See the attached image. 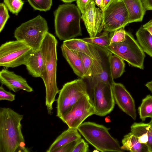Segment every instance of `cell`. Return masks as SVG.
Wrapping results in <instances>:
<instances>
[{"mask_svg":"<svg viewBox=\"0 0 152 152\" xmlns=\"http://www.w3.org/2000/svg\"><path fill=\"white\" fill-rule=\"evenodd\" d=\"M4 2L10 11L16 15L21 10L24 4L22 0H4Z\"/></svg>","mask_w":152,"mask_h":152,"instance_id":"29","label":"cell"},{"mask_svg":"<svg viewBox=\"0 0 152 152\" xmlns=\"http://www.w3.org/2000/svg\"><path fill=\"white\" fill-rule=\"evenodd\" d=\"M86 95L88 96V87L84 79H78L65 83L57 100L56 116L60 118Z\"/></svg>","mask_w":152,"mask_h":152,"instance_id":"8","label":"cell"},{"mask_svg":"<svg viewBox=\"0 0 152 152\" xmlns=\"http://www.w3.org/2000/svg\"><path fill=\"white\" fill-rule=\"evenodd\" d=\"M105 48L132 66L143 69L144 52L137 41L129 32H126V39L124 41L112 43Z\"/></svg>","mask_w":152,"mask_h":152,"instance_id":"7","label":"cell"},{"mask_svg":"<svg viewBox=\"0 0 152 152\" xmlns=\"http://www.w3.org/2000/svg\"><path fill=\"white\" fill-rule=\"evenodd\" d=\"M138 111L140 118L142 121L147 118H152V96L147 95L142 100Z\"/></svg>","mask_w":152,"mask_h":152,"instance_id":"25","label":"cell"},{"mask_svg":"<svg viewBox=\"0 0 152 152\" xmlns=\"http://www.w3.org/2000/svg\"><path fill=\"white\" fill-rule=\"evenodd\" d=\"M95 114V110L88 95L81 97L59 118L69 128L77 129L88 117Z\"/></svg>","mask_w":152,"mask_h":152,"instance_id":"12","label":"cell"},{"mask_svg":"<svg viewBox=\"0 0 152 152\" xmlns=\"http://www.w3.org/2000/svg\"><path fill=\"white\" fill-rule=\"evenodd\" d=\"M126 31L124 27L110 32V45L112 43L123 42L126 39Z\"/></svg>","mask_w":152,"mask_h":152,"instance_id":"30","label":"cell"},{"mask_svg":"<svg viewBox=\"0 0 152 152\" xmlns=\"http://www.w3.org/2000/svg\"><path fill=\"white\" fill-rule=\"evenodd\" d=\"M81 13L77 7L70 4L61 5L55 10V33L60 40H67L82 35Z\"/></svg>","mask_w":152,"mask_h":152,"instance_id":"3","label":"cell"},{"mask_svg":"<svg viewBox=\"0 0 152 152\" xmlns=\"http://www.w3.org/2000/svg\"><path fill=\"white\" fill-rule=\"evenodd\" d=\"M33 51L23 42L16 40L2 44L0 47V66L14 68L25 64Z\"/></svg>","mask_w":152,"mask_h":152,"instance_id":"9","label":"cell"},{"mask_svg":"<svg viewBox=\"0 0 152 152\" xmlns=\"http://www.w3.org/2000/svg\"><path fill=\"white\" fill-rule=\"evenodd\" d=\"M137 41L143 51L152 57V35L142 26L137 31Z\"/></svg>","mask_w":152,"mask_h":152,"instance_id":"22","label":"cell"},{"mask_svg":"<svg viewBox=\"0 0 152 152\" xmlns=\"http://www.w3.org/2000/svg\"><path fill=\"white\" fill-rule=\"evenodd\" d=\"M81 139L67 144L56 150L54 152H72L77 143Z\"/></svg>","mask_w":152,"mask_h":152,"instance_id":"34","label":"cell"},{"mask_svg":"<svg viewBox=\"0 0 152 152\" xmlns=\"http://www.w3.org/2000/svg\"><path fill=\"white\" fill-rule=\"evenodd\" d=\"M77 6L82 14L87 6L94 0H76Z\"/></svg>","mask_w":152,"mask_h":152,"instance_id":"35","label":"cell"},{"mask_svg":"<svg viewBox=\"0 0 152 152\" xmlns=\"http://www.w3.org/2000/svg\"><path fill=\"white\" fill-rule=\"evenodd\" d=\"M121 147L125 151L131 152H149L145 144L140 143L138 138L131 132L124 136Z\"/></svg>","mask_w":152,"mask_h":152,"instance_id":"21","label":"cell"},{"mask_svg":"<svg viewBox=\"0 0 152 152\" xmlns=\"http://www.w3.org/2000/svg\"><path fill=\"white\" fill-rule=\"evenodd\" d=\"M15 95L10 92L6 91L3 88L2 85L0 87V100H6L13 101L15 100Z\"/></svg>","mask_w":152,"mask_h":152,"instance_id":"33","label":"cell"},{"mask_svg":"<svg viewBox=\"0 0 152 152\" xmlns=\"http://www.w3.org/2000/svg\"><path fill=\"white\" fill-rule=\"evenodd\" d=\"M149 124L152 127V118H151V119L149 123Z\"/></svg>","mask_w":152,"mask_h":152,"instance_id":"42","label":"cell"},{"mask_svg":"<svg viewBox=\"0 0 152 152\" xmlns=\"http://www.w3.org/2000/svg\"><path fill=\"white\" fill-rule=\"evenodd\" d=\"M64 2L66 3H70L76 1V0H61Z\"/></svg>","mask_w":152,"mask_h":152,"instance_id":"41","label":"cell"},{"mask_svg":"<svg viewBox=\"0 0 152 152\" xmlns=\"http://www.w3.org/2000/svg\"><path fill=\"white\" fill-rule=\"evenodd\" d=\"M131 132L140 143L147 145L149 152H152V127L149 123H134L131 126Z\"/></svg>","mask_w":152,"mask_h":152,"instance_id":"16","label":"cell"},{"mask_svg":"<svg viewBox=\"0 0 152 152\" xmlns=\"http://www.w3.org/2000/svg\"><path fill=\"white\" fill-rule=\"evenodd\" d=\"M88 143L82 138L77 143L72 152H88L89 151Z\"/></svg>","mask_w":152,"mask_h":152,"instance_id":"32","label":"cell"},{"mask_svg":"<svg viewBox=\"0 0 152 152\" xmlns=\"http://www.w3.org/2000/svg\"><path fill=\"white\" fill-rule=\"evenodd\" d=\"M62 55L75 74L85 79L84 69L81 58L76 52L69 49L64 44L61 47Z\"/></svg>","mask_w":152,"mask_h":152,"instance_id":"18","label":"cell"},{"mask_svg":"<svg viewBox=\"0 0 152 152\" xmlns=\"http://www.w3.org/2000/svg\"><path fill=\"white\" fill-rule=\"evenodd\" d=\"M115 0H104V10L112 2H113V1H115Z\"/></svg>","mask_w":152,"mask_h":152,"instance_id":"39","label":"cell"},{"mask_svg":"<svg viewBox=\"0 0 152 152\" xmlns=\"http://www.w3.org/2000/svg\"><path fill=\"white\" fill-rule=\"evenodd\" d=\"M77 129L69 128L58 136L51 144L47 152L54 151L73 141L81 138Z\"/></svg>","mask_w":152,"mask_h":152,"instance_id":"20","label":"cell"},{"mask_svg":"<svg viewBox=\"0 0 152 152\" xmlns=\"http://www.w3.org/2000/svg\"><path fill=\"white\" fill-rule=\"evenodd\" d=\"M110 129L95 122H85L77 129L86 140L99 151H124L118 141L110 134Z\"/></svg>","mask_w":152,"mask_h":152,"instance_id":"4","label":"cell"},{"mask_svg":"<svg viewBox=\"0 0 152 152\" xmlns=\"http://www.w3.org/2000/svg\"><path fill=\"white\" fill-rule=\"evenodd\" d=\"M142 26L152 35V19L143 25Z\"/></svg>","mask_w":152,"mask_h":152,"instance_id":"37","label":"cell"},{"mask_svg":"<svg viewBox=\"0 0 152 152\" xmlns=\"http://www.w3.org/2000/svg\"><path fill=\"white\" fill-rule=\"evenodd\" d=\"M48 29L46 20L38 15L17 28L14 36L16 40L25 43L34 51L40 48Z\"/></svg>","mask_w":152,"mask_h":152,"instance_id":"5","label":"cell"},{"mask_svg":"<svg viewBox=\"0 0 152 152\" xmlns=\"http://www.w3.org/2000/svg\"><path fill=\"white\" fill-rule=\"evenodd\" d=\"M25 65L32 76L40 77L44 65V58L41 48L33 51Z\"/></svg>","mask_w":152,"mask_h":152,"instance_id":"17","label":"cell"},{"mask_svg":"<svg viewBox=\"0 0 152 152\" xmlns=\"http://www.w3.org/2000/svg\"><path fill=\"white\" fill-rule=\"evenodd\" d=\"M128 14V24L141 21L146 11L141 0H122Z\"/></svg>","mask_w":152,"mask_h":152,"instance_id":"19","label":"cell"},{"mask_svg":"<svg viewBox=\"0 0 152 152\" xmlns=\"http://www.w3.org/2000/svg\"><path fill=\"white\" fill-rule=\"evenodd\" d=\"M82 14L81 19L90 37H95L103 30V12L96 7L94 1L87 6Z\"/></svg>","mask_w":152,"mask_h":152,"instance_id":"13","label":"cell"},{"mask_svg":"<svg viewBox=\"0 0 152 152\" xmlns=\"http://www.w3.org/2000/svg\"><path fill=\"white\" fill-rule=\"evenodd\" d=\"M23 115L10 108H0V152H27L22 132Z\"/></svg>","mask_w":152,"mask_h":152,"instance_id":"1","label":"cell"},{"mask_svg":"<svg viewBox=\"0 0 152 152\" xmlns=\"http://www.w3.org/2000/svg\"><path fill=\"white\" fill-rule=\"evenodd\" d=\"M109 33L108 31H104L102 33L98 34L95 37L86 38L83 39H82L88 43H93L106 48L110 45V44Z\"/></svg>","mask_w":152,"mask_h":152,"instance_id":"26","label":"cell"},{"mask_svg":"<svg viewBox=\"0 0 152 152\" xmlns=\"http://www.w3.org/2000/svg\"><path fill=\"white\" fill-rule=\"evenodd\" d=\"M141 1L146 10H152V0H141Z\"/></svg>","mask_w":152,"mask_h":152,"instance_id":"36","label":"cell"},{"mask_svg":"<svg viewBox=\"0 0 152 152\" xmlns=\"http://www.w3.org/2000/svg\"><path fill=\"white\" fill-rule=\"evenodd\" d=\"M7 7L3 3L0 4V32L3 30L10 18Z\"/></svg>","mask_w":152,"mask_h":152,"instance_id":"31","label":"cell"},{"mask_svg":"<svg viewBox=\"0 0 152 152\" xmlns=\"http://www.w3.org/2000/svg\"><path fill=\"white\" fill-rule=\"evenodd\" d=\"M88 94L95 110V114L104 116L113 110L115 104L111 85L92 79L88 81Z\"/></svg>","mask_w":152,"mask_h":152,"instance_id":"6","label":"cell"},{"mask_svg":"<svg viewBox=\"0 0 152 152\" xmlns=\"http://www.w3.org/2000/svg\"><path fill=\"white\" fill-rule=\"evenodd\" d=\"M0 80L1 85H4L10 90L15 92L20 90L29 92L33 91L25 79L7 69H3L0 71Z\"/></svg>","mask_w":152,"mask_h":152,"instance_id":"15","label":"cell"},{"mask_svg":"<svg viewBox=\"0 0 152 152\" xmlns=\"http://www.w3.org/2000/svg\"><path fill=\"white\" fill-rule=\"evenodd\" d=\"M103 12V30L111 32L128 24V14L122 0H115Z\"/></svg>","mask_w":152,"mask_h":152,"instance_id":"11","label":"cell"},{"mask_svg":"<svg viewBox=\"0 0 152 152\" xmlns=\"http://www.w3.org/2000/svg\"><path fill=\"white\" fill-rule=\"evenodd\" d=\"M145 86L152 93V80L147 83Z\"/></svg>","mask_w":152,"mask_h":152,"instance_id":"40","label":"cell"},{"mask_svg":"<svg viewBox=\"0 0 152 152\" xmlns=\"http://www.w3.org/2000/svg\"><path fill=\"white\" fill-rule=\"evenodd\" d=\"M28 1L35 10L42 11L49 10L52 4V0H28Z\"/></svg>","mask_w":152,"mask_h":152,"instance_id":"28","label":"cell"},{"mask_svg":"<svg viewBox=\"0 0 152 152\" xmlns=\"http://www.w3.org/2000/svg\"><path fill=\"white\" fill-rule=\"evenodd\" d=\"M94 2L95 4L97 5L103 12L104 10V0H94Z\"/></svg>","mask_w":152,"mask_h":152,"instance_id":"38","label":"cell"},{"mask_svg":"<svg viewBox=\"0 0 152 152\" xmlns=\"http://www.w3.org/2000/svg\"><path fill=\"white\" fill-rule=\"evenodd\" d=\"M88 45L92 56L93 70V77L91 80H95L112 86L114 82L110 67V58L112 53L105 47L90 43Z\"/></svg>","mask_w":152,"mask_h":152,"instance_id":"10","label":"cell"},{"mask_svg":"<svg viewBox=\"0 0 152 152\" xmlns=\"http://www.w3.org/2000/svg\"><path fill=\"white\" fill-rule=\"evenodd\" d=\"M110 67L111 75L113 80L120 77L125 72V64L124 60L113 54L110 57Z\"/></svg>","mask_w":152,"mask_h":152,"instance_id":"24","label":"cell"},{"mask_svg":"<svg viewBox=\"0 0 152 152\" xmlns=\"http://www.w3.org/2000/svg\"><path fill=\"white\" fill-rule=\"evenodd\" d=\"M63 44L72 51L82 53L92 58L88 43L82 39L72 38L64 40Z\"/></svg>","mask_w":152,"mask_h":152,"instance_id":"23","label":"cell"},{"mask_svg":"<svg viewBox=\"0 0 152 152\" xmlns=\"http://www.w3.org/2000/svg\"><path fill=\"white\" fill-rule=\"evenodd\" d=\"M82 60L84 69L85 79L90 81L93 75L92 58L82 53L77 52Z\"/></svg>","mask_w":152,"mask_h":152,"instance_id":"27","label":"cell"},{"mask_svg":"<svg viewBox=\"0 0 152 152\" xmlns=\"http://www.w3.org/2000/svg\"><path fill=\"white\" fill-rule=\"evenodd\" d=\"M111 87L115 103L122 111L135 120L137 115L135 102L130 93L121 83L114 82Z\"/></svg>","mask_w":152,"mask_h":152,"instance_id":"14","label":"cell"},{"mask_svg":"<svg viewBox=\"0 0 152 152\" xmlns=\"http://www.w3.org/2000/svg\"><path fill=\"white\" fill-rule=\"evenodd\" d=\"M57 42L55 36L48 32L40 48L44 58V65L40 77L45 86V105L49 114L52 113L53 105L60 91L56 83Z\"/></svg>","mask_w":152,"mask_h":152,"instance_id":"2","label":"cell"}]
</instances>
